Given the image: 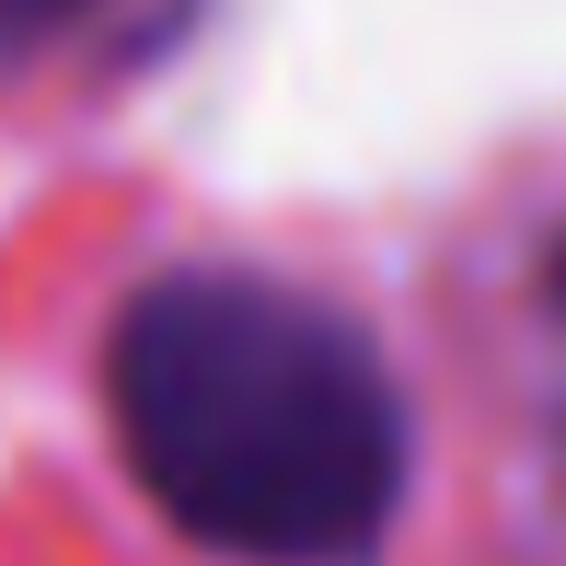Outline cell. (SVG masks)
Listing matches in <instances>:
<instances>
[{
    "label": "cell",
    "instance_id": "6da1fadb",
    "mask_svg": "<svg viewBox=\"0 0 566 566\" xmlns=\"http://www.w3.org/2000/svg\"><path fill=\"white\" fill-rule=\"evenodd\" d=\"M105 417L139 497L231 566H370L417 474L370 324L266 266H163L127 290Z\"/></svg>",
    "mask_w": 566,
    "mask_h": 566
},
{
    "label": "cell",
    "instance_id": "7a4b0ae2",
    "mask_svg": "<svg viewBox=\"0 0 566 566\" xmlns=\"http://www.w3.org/2000/svg\"><path fill=\"white\" fill-rule=\"evenodd\" d=\"M532 313H544V358H555V462H566V231L544 243V277H532Z\"/></svg>",
    "mask_w": 566,
    "mask_h": 566
},
{
    "label": "cell",
    "instance_id": "3957f363",
    "mask_svg": "<svg viewBox=\"0 0 566 566\" xmlns=\"http://www.w3.org/2000/svg\"><path fill=\"white\" fill-rule=\"evenodd\" d=\"M70 12H93V0H0V46H35V35H59Z\"/></svg>",
    "mask_w": 566,
    "mask_h": 566
}]
</instances>
